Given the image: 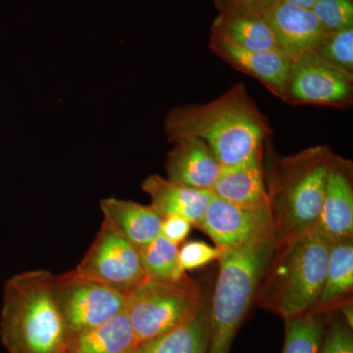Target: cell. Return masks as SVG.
Wrapping results in <instances>:
<instances>
[{
	"mask_svg": "<svg viewBox=\"0 0 353 353\" xmlns=\"http://www.w3.org/2000/svg\"><path fill=\"white\" fill-rule=\"evenodd\" d=\"M325 312H309L285 320L282 353H318L324 333Z\"/></svg>",
	"mask_w": 353,
	"mask_h": 353,
	"instance_id": "23",
	"label": "cell"
},
{
	"mask_svg": "<svg viewBox=\"0 0 353 353\" xmlns=\"http://www.w3.org/2000/svg\"><path fill=\"white\" fill-rule=\"evenodd\" d=\"M192 223L180 216H167L163 218L161 226V236L179 245L185 241L192 230Z\"/></svg>",
	"mask_w": 353,
	"mask_h": 353,
	"instance_id": "29",
	"label": "cell"
},
{
	"mask_svg": "<svg viewBox=\"0 0 353 353\" xmlns=\"http://www.w3.org/2000/svg\"><path fill=\"white\" fill-rule=\"evenodd\" d=\"M101 208L103 221L138 250L161 233L163 217L152 205L108 197L102 199Z\"/></svg>",
	"mask_w": 353,
	"mask_h": 353,
	"instance_id": "16",
	"label": "cell"
},
{
	"mask_svg": "<svg viewBox=\"0 0 353 353\" xmlns=\"http://www.w3.org/2000/svg\"><path fill=\"white\" fill-rule=\"evenodd\" d=\"M199 229L221 250L275 239L269 205L245 206L212 196Z\"/></svg>",
	"mask_w": 353,
	"mask_h": 353,
	"instance_id": "10",
	"label": "cell"
},
{
	"mask_svg": "<svg viewBox=\"0 0 353 353\" xmlns=\"http://www.w3.org/2000/svg\"><path fill=\"white\" fill-rule=\"evenodd\" d=\"M263 15L278 50L292 62L311 54L328 32L312 10L285 2L279 1Z\"/></svg>",
	"mask_w": 353,
	"mask_h": 353,
	"instance_id": "12",
	"label": "cell"
},
{
	"mask_svg": "<svg viewBox=\"0 0 353 353\" xmlns=\"http://www.w3.org/2000/svg\"><path fill=\"white\" fill-rule=\"evenodd\" d=\"M280 0H214L215 7L219 12L256 13L263 15Z\"/></svg>",
	"mask_w": 353,
	"mask_h": 353,
	"instance_id": "28",
	"label": "cell"
},
{
	"mask_svg": "<svg viewBox=\"0 0 353 353\" xmlns=\"http://www.w3.org/2000/svg\"><path fill=\"white\" fill-rule=\"evenodd\" d=\"M139 252L148 280L175 281L185 275L179 261L178 245L161 234L139 248Z\"/></svg>",
	"mask_w": 353,
	"mask_h": 353,
	"instance_id": "22",
	"label": "cell"
},
{
	"mask_svg": "<svg viewBox=\"0 0 353 353\" xmlns=\"http://www.w3.org/2000/svg\"><path fill=\"white\" fill-rule=\"evenodd\" d=\"M280 1L292 4V6L301 7V8L310 9L311 10L318 0H280Z\"/></svg>",
	"mask_w": 353,
	"mask_h": 353,
	"instance_id": "30",
	"label": "cell"
},
{
	"mask_svg": "<svg viewBox=\"0 0 353 353\" xmlns=\"http://www.w3.org/2000/svg\"><path fill=\"white\" fill-rule=\"evenodd\" d=\"M166 161L167 178L194 189L211 192L223 167L210 146L201 139L173 141Z\"/></svg>",
	"mask_w": 353,
	"mask_h": 353,
	"instance_id": "14",
	"label": "cell"
},
{
	"mask_svg": "<svg viewBox=\"0 0 353 353\" xmlns=\"http://www.w3.org/2000/svg\"><path fill=\"white\" fill-rule=\"evenodd\" d=\"M134 353H150V350H148V347H146L145 343H141V345L138 348H137L136 352Z\"/></svg>",
	"mask_w": 353,
	"mask_h": 353,
	"instance_id": "31",
	"label": "cell"
},
{
	"mask_svg": "<svg viewBox=\"0 0 353 353\" xmlns=\"http://www.w3.org/2000/svg\"><path fill=\"white\" fill-rule=\"evenodd\" d=\"M275 239L223 250L211 305L208 353H229L238 329L256 296L273 254Z\"/></svg>",
	"mask_w": 353,
	"mask_h": 353,
	"instance_id": "5",
	"label": "cell"
},
{
	"mask_svg": "<svg viewBox=\"0 0 353 353\" xmlns=\"http://www.w3.org/2000/svg\"><path fill=\"white\" fill-rule=\"evenodd\" d=\"M352 328L341 317L325 322L324 333L318 353H353Z\"/></svg>",
	"mask_w": 353,
	"mask_h": 353,
	"instance_id": "26",
	"label": "cell"
},
{
	"mask_svg": "<svg viewBox=\"0 0 353 353\" xmlns=\"http://www.w3.org/2000/svg\"><path fill=\"white\" fill-rule=\"evenodd\" d=\"M330 246L316 228L276 243L260 280L257 303L285 320L313 312L326 277Z\"/></svg>",
	"mask_w": 353,
	"mask_h": 353,
	"instance_id": "3",
	"label": "cell"
},
{
	"mask_svg": "<svg viewBox=\"0 0 353 353\" xmlns=\"http://www.w3.org/2000/svg\"><path fill=\"white\" fill-rule=\"evenodd\" d=\"M283 101L292 105L352 108L353 80L308 54L290 64Z\"/></svg>",
	"mask_w": 353,
	"mask_h": 353,
	"instance_id": "9",
	"label": "cell"
},
{
	"mask_svg": "<svg viewBox=\"0 0 353 353\" xmlns=\"http://www.w3.org/2000/svg\"><path fill=\"white\" fill-rule=\"evenodd\" d=\"M58 353H67V352H66V350H65V348H63V350H60V352Z\"/></svg>",
	"mask_w": 353,
	"mask_h": 353,
	"instance_id": "32",
	"label": "cell"
},
{
	"mask_svg": "<svg viewBox=\"0 0 353 353\" xmlns=\"http://www.w3.org/2000/svg\"><path fill=\"white\" fill-rule=\"evenodd\" d=\"M141 345L124 311L94 328L68 334L65 350L67 353H134Z\"/></svg>",
	"mask_w": 353,
	"mask_h": 353,
	"instance_id": "17",
	"label": "cell"
},
{
	"mask_svg": "<svg viewBox=\"0 0 353 353\" xmlns=\"http://www.w3.org/2000/svg\"><path fill=\"white\" fill-rule=\"evenodd\" d=\"M209 48L230 66L259 80L283 101L292 61L281 51L243 50L211 36Z\"/></svg>",
	"mask_w": 353,
	"mask_h": 353,
	"instance_id": "13",
	"label": "cell"
},
{
	"mask_svg": "<svg viewBox=\"0 0 353 353\" xmlns=\"http://www.w3.org/2000/svg\"><path fill=\"white\" fill-rule=\"evenodd\" d=\"M333 155L328 146L317 145L281 157L272 153L268 143L263 167L276 243L317 226Z\"/></svg>",
	"mask_w": 353,
	"mask_h": 353,
	"instance_id": "2",
	"label": "cell"
},
{
	"mask_svg": "<svg viewBox=\"0 0 353 353\" xmlns=\"http://www.w3.org/2000/svg\"><path fill=\"white\" fill-rule=\"evenodd\" d=\"M210 336L209 306L192 320L145 343L150 353H208Z\"/></svg>",
	"mask_w": 353,
	"mask_h": 353,
	"instance_id": "21",
	"label": "cell"
},
{
	"mask_svg": "<svg viewBox=\"0 0 353 353\" xmlns=\"http://www.w3.org/2000/svg\"><path fill=\"white\" fill-rule=\"evenodd\" d=\"M311 54L353 80V28L327 32Z\"/></svg>",
	"mask_w": 353,
	"mask_h": 353,
	"instance_id": "24",
	"label": "cell"
},
{
	"mask_svg": "<svg viewBox=\"0 0 353 353\" xmlns=\"http://www.w3.org/2000/svg\"><path fill=\"white\" fill-rule=\"evenodd\" d=\"M263 157L223 168L211 190L213 196L239 205H269Z\"/></svg>",
	"mask_w": 353,
	"mask_h": 353,
	"instance_id": "19",
	"label": "cell"
},
{
	"mask_svg": "<svg viewBox=\"0 0 353 353\" xmlns=\"http://www.w3.org/2000/svg\"><path fill=\"white\" fill-rule=\"evenodd\" d=\"M211 37L243 50H278L270 25L261 14L219 12L211 27Z\"/></svg>",
	"mask_w": 353,
	"mask_h": 353,
	"instance_id": "18",
	"label": "cell"
},
{
	"mask_svg": "<svg viewBox=\"0 0 353 353\" xmlns=\"http://www.w3.org/2000/svg\"><path fill=\"white\" fill-rule=\"evenodd\" d=\"M165 131L170 143L190 137L205 141L223 168L263 157L265 141L272 132L243 83L208 103L172 109Z\"/></svg>",
	"mask_w": 353,
	"mask_h": 353,
	"instance_id": "1",
	"label": "cell"
},
{
	"mask_svg": "<svg viewBox=\"0 0 353 353\" xmlns=\"http://www.w3.org/2000/svg\"><path fill=\"white\" fill-rule=\"evenodd\" d=\"M46 270L17 274L6 281L0 314V336L8 353H58L67 331Z\"/></svg>",
	"mask_w": 353,
	"mask_h": 353,
	"instance_id": "4",
	"label": "cell"
},
{
	"mask_svg": "<svg viewBox=\"0 0 353 353\" xmlns=\"http://www.w3.org/2000/svg\"><path fill=\"white\" fill-rule=\"evenodd\" d=\"M222 250L203 241H189L179 250V261L183 271L196 270L210 262L219 260Z\"/></svg>",
	"mask_w": 353,
	"mask_h": 353,
	"instance_id": "27",
	"label": "cell"
},
{
	"mask_svg": "<svg viewBox=\"0 0 353 353\" xmlns=\"http://www.w3.org/2000/svg\"><path fill=\"white\" fill-rule=\"evenodd\" d=\"M53 294L68 334L109 321L126 308L127 296L76 269L53 276Z\"/></svg>",
	"mask_w": 353,
	"mask_h": 353,
	"instance_id": "7",
	"label": "cell"
},
{
	"mask_svg": "<svg viewBox=\"0 0 353 353\" xmlns=\"http://www.w3.org/2000/svg\"><path fill=\"white\" fill-rule=\"evenodd\" d=\"M316 229L330 243L353 236V166L333 155L330 162L321 214Z\"/></svg>",
	"mask_w": 353,
	"mask_h": 353,
	"instance_id": "11",
	"label": "cell"
},
{
	"mask_svg": "<svg viewBox=\"0 0 353 353\" xmlns=\"http://www.w3.org/2000/svg\"><path fill=\"white\" fill-rule=\"evenodd\" d=\"M311 10L328 32L353 28V0H318Z\"/></svg>",
	"mask_w": 353,
	"mask_h": 353,
	"instance_id": "25",
	"label": "cell"
},
{
	"mask_svg": "<svg viewBox=\"0 0 353 353\" xmlns=\"http://www.w3.org/2000/svg\"><path fill=\"white\" fill-rule=\"evenodd\" d=\"M205 303L201 287L185 275L175 281L146 280L127 296L125 312L143 343L190 321Z\"/></svg>",
	"mask_w": 353,
	"mask_h": 353,
	"instance_id": "6",
	"label": "cell"
},
{
	"mask_svg": "<svg viewBox=\"0 0 353 353\" xmlns=\"http://www.w3.org/2000/svg\"><path fill=\"white\" fill-rule=\"evenodd\" d=\"M353 288V241L347 239L331 243L326 277L313 312H327L345 303Z\"/></svg>",
	"mask_w": 353,
	"mask_h": 353,
	"instance_id": "20",
	"label": "cell"
},
{
	"mask_svg": "<svg viewBox=\"0 0 353 353\" xmlns=\"http://www.w3.org/2000/svg\"><path fill=\"white\" fill-rule=\"evenodd\" d=\"M76 270L126 296L148 280L138 248L105 221Z\"/></svg>",
	"mask_w": 353,
	"mask_h": 353,
	"instance_id": "8",
	"label": "cell"
},
{
	"mask_svg": "<svg viewBox=\"0 0 353 353\" xmlns=\"http://www.w3.org/2000/svg\"><path fill=\"white\" fill-rule=\"evenodd\" d=\"M141 188L162 217L180 216L199 229L213 196L208 190L194 189L159 175L148 176Z\"/></svg>",
	"mask_w": 353,
	"mask_h": 353,
	"instance_id": "15",
	"label": "cell"
}]
</instances>
